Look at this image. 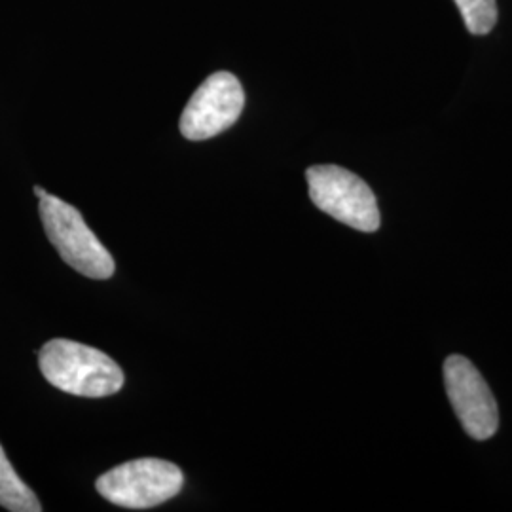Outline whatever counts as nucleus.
<instances>
[{"mask_svg": "<svg viewBox=\"0 0 512 512\" xmlns=\"http://www.w3.org/2000/svg\"><path fill=\"white\" fill-rule=\"evenodd\" d=\"M473 35H488L497 23V0H454Z\"/></svg>", "mask_w": 512, "mask_h": 512, "instance_id": "8", "label": "nucleus"}, {"mask_svg": "<svg viewBox=\"0 0 512 512\" xmlns=\"http://www.w3.org/2000/svg\"><path fill=\"white\" fill-rule=\"evenodd\" d=\"M311 202L332 219L359 232L380 228V209L370 186L338 165H313L306 171Z\"/></svg>", "mask_w": 512, "mask_h": 512, "instance_id": "4", "label": "nucleus"}, {"mask_svg": "<svg viewBox=\"0 0 512 512\" xmlns=\"http://www.w3.org/2000/svg\"><path fill=\"white\" fill-rule=\"evenodd\" d=\"M38 209L46 236L73 270L90 279L112 277L116 270L114 258L90 230L76 207L46 194L40 198Z\"/></svg>", "mask_w": 512, "mask_h": 512, "instance_id": "2", "label": "nucleus"}, {"mask_svg": "<svg viewBox=\"0 0 512 512\" xmlns=\"http://www.w3.org/2000/svg\"><path fill=\"white\" fill-rule=\"evenodd\" d=\"M0 505L12 512H40L42 505L33 490L19 478L0 446Z\"/></svg>", "mask_w": 512, "mask_h": 512, "instance_id": "7", "label": "nucleus"}, {"mask_svg": "<svg viewBox=\"0 0 512 512\" xmlns=\"http://www.w3.org/2000/svg\"><path fill=\"white\" fill-rule=\"evenodd\" d=\"M444 385L465 433L475 440L494 437L499 412L494 393L467 357L450 355L444 361Z\"/></svg>", "mask_w": 512, "mask_h": 512, "instance_id": "6", "label": "nucleus"}, {"mask_svg": "<svg viewBox=\"0 0 512 512\" xmlns=\"http://www.w3.org/2000/svg\"><path fill=\"white\" fill-rule=\"evenodd\" d=\"M35 194H37L38 198H44L48 192L42 186H35Z\"/></svg>", "mask_w": 512, "mask_h": 512, "instance_id": "9", "label": "nucleus"}, {"mask_svg": "<svg viewBox=\"0 0 512 512\" xmlns=\"http://www.w3.org/2000/svg\"><path fill=\"white\" fill-rule=\"evenodd\" d=\"M183 471L165 459H133L99 476L95 488L116 507L152 509L173 499L183 488Z\"/></svg>", "mask_w": 512, "mask_h": 512, "instance_id": "3", "label": "nucleus"}, {"mask_svg": "<svg viewBox=\"0 0 512 512\" xmlns=\"http://www.w3.org/2000/svg\"><path fill=\"white\" fill-rule=\"evenodd\" d=\"M38 363L50 384L76 397H109L124 385L122 368L107 353L73 340H50L40 349Z\"/></svg>", "mask_w": 512, "mask_h": 512, "instance_id": "1", "label": "nucleus"}, {"mask_svg": "<svg viewBox=\"0 0 512 512\" xmlns=\"http://www.w3.org/2000/svg\"><path fill=\"white\" fill-rule=\"evenodd\" d=\"M245 107V92L228 71L211 74L190 97L181 114V133L188 141H205L232 128Z\"/></svg>", "mask_w": 512, "mask_h": 512, "instance_id": "5", "label": "nucleus"}]
</instances>
